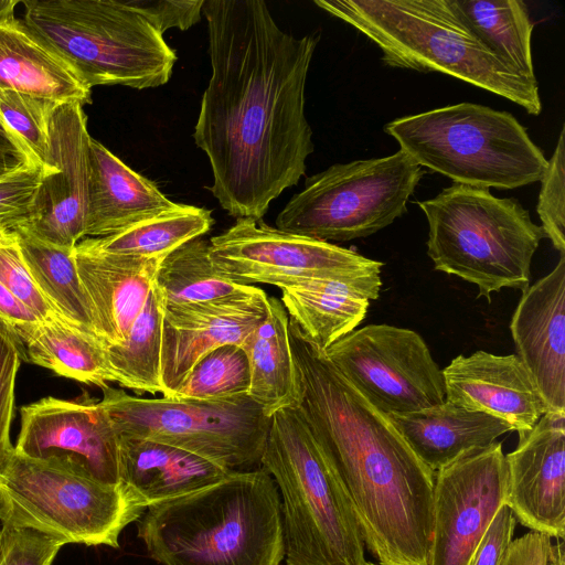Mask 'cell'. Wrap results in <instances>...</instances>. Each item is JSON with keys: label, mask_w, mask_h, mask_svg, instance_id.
<instances>
[{"label": "cell", "mask_w": 565, "mask_h": 565, "mask_svg": "<svg viewBox=\"0 0 565 565\" xmlns=\"http://www.w3.org/2000/svg\"><path fill=\"white\" fill-rule=\"evenodd\" d=\"M211 77L194 127L221 207L260 221L306 173L313 152L306 82L320 40L296 38L263 0H204Z\"/></svg>", "instance_id": "1"}, {"label": "cell", "mask_w": 565, "mask_h": 565, "mask_svg": "<svg viewBox=\"0 0 565 565\" xmlns=\"http://www.w3.org/2000/svg\"><path fill=\"white\" fill-rule=\"evenodd\" d=\"M298 409L353 507L379 565H428L435 472L289 318Z\"/></svg>", "instance_id": "2"}, {"label": "cell", "mask_w": 565, "mask_h": 565, "mask_svg": "<svg viewBox=\"0 0 565 565\" xmlns=\"http://www.w3.org/2000/svg\"><path fill=\"white\" fill-rule=\"evenodd\" d=\"M137 536L160 565H280L285 558L280 495L262 466L148 507Z\"/></svg>", "instance_id": "3"}, {"label": "cell", "mask_w": 565, "mask_h": 565, "mask_svg": "<svg viewBox=\"0 0 565 565\" xmlns=\"http://www.w3.org/2000/svg\"><path fill=\"white\" fill-rule=\"evenodd\" d=\"M374 42L391 67L450 75L542 111L539 83L492 54L461 22L449 0H315Z\"/></svg>", "instance_id": "4"}, {"label": "cell", "mask_w": 565, "mask_h": 565, "mask_svg": "<svg viewBox=\"0 0 565 565\" xmlns=\"http://www.w3.org/2000/svg\"><path fill=\"white\" fill-rule=\"evenodd\" d=\"M260 466L280 495L286 565H367L351 501L298 407L270 417Z\"/></svg>", "instance_id": "5"}, {"label": "cell", "mask_w": 565, "mask_h": 565, "mask_svg": "<svg viewBox=\"0 0 565 565\" xmlns=\"http://www.w3.org/2000/svg\"><path fill=\"white\" fill-rule=\"evenodd\" d=\"M418 205L428 222L427 254L436 270L473 284L489 302L503 288L530 286L532 258L545 236L518 200L452 183Z\"/></svg>", "instance_id": "6"}, {"label": "cell", "mask_w": 565, "mask_h": 565, "mask_svg": "<svg viewBox=\"0 0 565 565\" xmlns=\"http://www.w3.org/2000/svg\"><path fill=\"white\" fill-rule=\"evenodd\" d=\"M23 22L85 84L156 88L171 77L175 52L127 0L23 1Z\"/></svg>", "instance_id": "7"}, {"label": "cell", "mask_w": 565, "mask_h": 565, "mask_svg": "<svg viewBox=\"0 0 565 565\" xmlns=\"http://www.w3.org/2000/svg\"><path fill=\"white\" fill-rule=\"evenodd\" d=\"M399 150L454 183L515 189L537 182L547 159L508 111L460 103L404 116L384 127Z\"/></svg>", "instance_id": "8"}, {"label": "cell", "mask_w": 565, "mask_h": 565, "mask_svg": "<svg viewBox=\"0 0 565 565\" xmlns=\"http://www.w3.org/2000/svg\"><path fill=\"white\" fill-rule=\"evenodd\" d=\"M146 508L124 483L109 484L15 449L0 467V521L53 535L65 544L119 547V536Z\"/></svg>", "instance_id": "9"}, {"label": "cell", "mask_w": 565, "mask_h": 565, "mask_svg": "<svg viewBox=\"0 0 565 565\" xmlns=\"http://www.w3.org/2000/svg\"><path fill=\"white\" fill-rule=\"evenodd\" d=\"M99 401L118 436L177 447L231 471L260 467L270 417L248 395L142 398L106 385Z\"/></svg>", "instance_id": "10"}, {"label": "cell", "mask_w": 565, "mask_h": 565, "mask_svg": "<svg viewBox=\"0 0 565 565\" xmlns=\"http://www.w3.org/2000/svg\"><path fill=\"white\" fill-rule=\"evenodd\" d=\"M424 173L402 150L335 163L306 179L276 217V228L328 243L370 236L407 212Z\"/></svg>", "instance_id": "11"}, {"label": "cell", "mask_w": 565, "mask_h": 565, "mask_svg": "<svg viewBox=\"0 0 565 565\" xmlns=\"http://www.w3.org/2000/svg\"><path fill=\"white\" fill-rule=\"evenodd\" d=\"M323 355L386 415L418 412L445 402L443 370L416 331L367 324L335 341Z\"/></svg>", "instance_id": "12"}, {"label": "cell", "mask_w": 565, "mask_h": 565, "mask_svg": "<svg viewBox=\"0 0 565 565\" xmlns=\"http://www.w3.org/2000/svg\"><path fill=\"white\" fill-rule=\"evenodd\" d=\"M215 268L235 284L278 288L308 279L358 280L381 276L383 263L353 249L300 236L252 218H237L210 239Z\"/></svg>", "instance_id": "13"}, {"label": "cell", "mask_w": 565, "mask_h": 565, "mask_svg": "<svg viewBox=\"0 0 565 565\" xmlns=\"http://www.w3.org/2000/svg\"><path fill=\"white\" fill-rule=\"evenodd\" d=\"M502 444L473 449L435 472L428 565H471L497 511L508 503Z\"/></svg>", "instance_id": "14"}, {"label": "cell", "mask_w": 565, "mask_h": 565, "mask_svg": "<svg viewBox=\"0 0 565 565\" xmlns=\"http://www.w3.org/2000/svg\"><path fill=\"white\" fill-rule=\"evenodd\" d=\"M14 449L53 460L109 484L119 483V436L99 401L45 397L22 406Z\"/></svg>", "instance_id": "15"}, {"label": "cell", "mask_w": 565, "mask_h": 565, "mask_svg": "<svg viewBox=\"0 0 565 565\" xmlns=\"http://www.w3.org/2000/svg\"><path fill=\"white\" fill-rule=\"evenodd\" d=\"M90 139L83 105H60L50 128L51 172H42L30 215L15 228L66 248L85 237Z\"/></svg>", "instance_id": "16"}, {"label": "cell", "mask_w": 565, "mask_h": 565, "mask_svg": "<svg viewBox=\"0 0 565 565\" xmlns=\"http://www.w3.org/2000/svg\"><path fill=\"white\" fill-rule=\"evenodd\" d=\"M268 313V295L257 288L245 296L205 303L163 307L161 388L172 397L193 366L210 351L242 345Z\"/></svg>", "instance_id": "17"}, {"label": "cell", "mask_w": 565, "mask_h": 565, "mask_svg": "<svg viewBox=\"0 0 565 565\" xmlns=\"http://www.w3.org/2000/svg\"><path fill=\"white\" fill-rule=\"evenodd\" d=\"M508 505L516 521L554 539L565 533V413H545L505 455Z\"/></svg>", "instance_id": "18"}, {"label": "cell", "mask_w": 565, "mask_h": 565, "mask_svg": "<svg viewBox=\"0 0 565 565\" xmlns=\"http://www.w3.org/2000/svg\"><path fill=\"white\" fill-rule=\"evenodd\" d=\"M445 399L493 416L523 435L548 408L527 369L516 354L483 350L458 355L443 369Z\"/></svg>", "instance_id": "19"}, {"label": "cell", "mask_w": 565, "mask_h": 565, "mask_svg": "<svg viewBox=\"0 0 565 565\" xmlns=\"http://www.w3.org/2000/svg\"><path fill=\"white\" fill-rule=\"evenodd\" d=\"M510 330L548 412L565 413V255L522 290Z\"/></svg>", "instance_id": "20"}, {"label": "cell", "mask_w": 565, "mask_h": 565, "mask_svg": "<svg viewBox=\"0 0 565 565\" xmlns=\"http://www.w3.org/2000/svg\"><path fill=\"white\" fill-rule=\"evenodd\" d=\"M74 253L97 338L104 347L122 344L154 287L164 258L107 254L81 242Z\"/></svg>", "instance_id": "21"}, {"label": "cell", "mask_w": 565, "mask_h": 565, "mask_svg": "<svg viewBox=\"0 0 565 565\" xmlns=\"http://www.w3.org/2000/svg\"><path fill=\"white\" fill-rule=\"evenodd\" d=\"M178 203L95 139L89 143L88 237L116 234Z\"/></svg>", "instance_id": "22"}, {"label": "cell", "mask_w": 565, "mask_h": 565, "mask_svg": "<svg viewBox=\"0 0 565 565\" xmlns=\"http://www.w3.org/2000/svg\"><path fill=\"white\" fill-rule=\"evenodd\" d=\"M231 472L173 446L119 436V481L146 509L207 488Z\"/></svg>", "instance_id": "23"}, {"label": "cell", "mask_w": 565, "mask_h": 565, "mask_svg": "<svg viewBox=\"0 0 565 565\" xmlns=\"http://www.w3.org/2000/svg\"><path fill=\"white\" fill-rule=\"evenodd\" d=\"M381 276L358 280L308 279L280 287L289 318L324 351L364 320L370 300L380 296Z\"/></svg>", "instance_id": "24"}, {"label": "cell", "mask_w": 565, "mask_h": 565, "mask_svg": "<svg viewBox=\"0 0 565 565\" xmlns=\"http://www.w3.org/2000/svg\"><path fill=\"white\" fill-rule=\"evenodd\" d=\"M0 88L58 104L92 102L75 68L15 17L0 21Z\"/></svg>", "instance_id": "25"}, {"label": "cell", "mask_w": 565, "mask_h": 565, "mask_svg": "<svg viewBox=\"0 0 565 565\" xmlns=\"http://www.w3.org/2000/svg\"><path fill=\"white\" fill-rule=\"evenodd\" d=\"M387 416L415 455L434 472L512 430L493 416L447 399L418 412Z\"/></svg>", "instance_id": "26"}, {"label": "cell", "mask_w": 565, "mask_h": 565, "mask_svg": "<svg viewBox=\"0 0 565 565\" xmlns=\"http://www.w3.org/2000/svg\"><path fill=\"white\" fill-rule=\"evenodd\" d=\"M289 316L277 297L268 296V313L241 345L249 367L247 395L271 417L300 405V387L289 342Z\"/></svg>", "instance_id": "27"}, {"label": "cell", "mask_w": 565, "mask_h": 565, "mask_svg": "<svg viewBox=\"0 0 565 565\" xmlns=\"http://www.w3.org/2000/svg\"><path fill=\"white\" fill-rule=\"evenodd\" d=\"M472 34L498 58L537 82L532 60L533 22L522 0H449Z\"/></svg>", "instance_id": "28"}, {"label": "cell", "mask_w": 565, "mask_h": 565, "mask_svg": "<svg viewBox=\"0 0 565 565\" xmlns=\"http://www.w3.org/2000/svg\"><path fill=\"white\" fill-rule=\"evenodd\" d=\"M26 361L100 388L113 382L100 340L54 317L40 322L23 342Z\"/></svg>", "instance_id": "29"}, {"label": "cell", "mask_w": 565, "mask_h": 565, "mask_svg": "<svg viewBox=\"0 0 565 565\" xmlns=\"http://www.w3.org/2000/svg\"><path fill=\"white\" fill-rule=\"evenodd\" d=\"M21 255L50 306L68 322L95 337L89 299L81 281L74 248L40 241L14 228Z\"/></svg>", "instance_id": "30"}, {"label": "cell", "mask_w": 565, "mask_h": 565, "mask_svg": "<svg viewBox=\"0 0 565 565\" xmlns=\"http://www.w3.org/2000/svg\"><path fill=\"white\" fill-rule=\"evenodd\" d=\"M213 224L210 210L178 203L175 207L116 234L79 242L90 249L107 254L164 258L183 244L207 233Z\"/></svg>", "instance_id": "31"}, {"label": "cell", "mask_w": 565, "mask_h": 565, "mask_svg": "<svg viewBox=\"0 0 565 565\" xmlns=\"http://www.w3.org/2000/svg\"><path fill=\"white\" fill-rule=\"evenodd\" d=\"M163 306L221 301L253 292L223 276L210 258V243L192 239L161 262L154 280Z\"/></svg>", "instance_id": "32"}, {"label": "cell", "mask_w": 565, "mask_h": 565, "mask_svg": "<svg viewBox=\"0 0 565 565\" xmlns=\"http://www.w3.org/2000/svg\"><path fill=\"white\" fill-rule=\"evenodd\" d=\"M163 302L153 287L122 344L105 348L113 382L138 394L162 393L161 344Z\"/></svg>", "instance_id": "33"}, {"label": "cell", "mask_w": 565, "mask_h": 565, "mask_svg": "<svg viewBox=\"0 0 565 565\" xmlns=\"http://www.w3.org/2000/svg\"><path fill=\"white\" fill-rule=\"evenodd\" d=\"M58 104L54 100L0 88V126L24 161L51 172L50 128Z\"/></svg>", "instance_id": "34"}, {"label": "cell", "mask_w": 565, "mask_h": 565, "mask_svg": "<svg viewBox=\"0 0 565 565\" xmlns=\"http://www.w3.org/2000/svg\"><path fill=\"white\" fill-rule=\"evenodd\" d=\"M249 367L242 347L221 345L206 353L190 371L173 398L222 401L247 395Z\"/></svg>", "instance_id": "35"}, {"label": "cell", "mask_w": 565, "mask_h": 565, "mask_svg": "<svg viewBox=\"0 0 565 565\" xmlns=\"http://www.w3.org/2000/svg\"><path fill=\"white\" fill-rule=\"evenodd\" d=\"M565 129H561L558 141L541 178L536 212L542 222L544 236L553 247L565 255Z\"/></svg>", "instance_id": "36"}, {"label": "cell", "mask_w": 565, "mask_h": 565, "mask_svg": "<svg viewBox=\"0 0 565 565\" xmlns=\"http://www.w3.org/2000/svg\"><path fill=\"white\" fill-rule=\"evenodd\" d=\"M21 361H26L23 343L0 321V467L14 450L10 440V427L14 409L15 379Z\"/></svg>", "instance_id": "37"}, {"label": "cell", "mask_w": 565, "mask_h": 565, "mask_svg": "<svg viewBox=\"0 0 565 565\" xmlns=\"http://www.w3.org/2000/svg\"><path fill=\"white\" fill-rule=\"evenodd\" d=\"M64 545L39 530L1 525L0 565H51Z\"/></svg>", "instance_id": "38"}, {"label": "cell", "mask_w": 565, "mask_h": 565, "mask_svg": "<svg viewBox=\"0 0 565 565\" xmlns=\"http://www.w3.org/2000/svg\"><path fill=\"white\" fill-rule=\"evenodd\" d=\"M0 282L40 321L61 317L39 289L21 255L18 243L0 246Z\"/></svg>", "instance_id": "39"}, {"label": "cell", "mask_w": 565, "mask_h": 565, "mask_svg": "<svg viewBox=\"0 0 565 565\" xmlns=\"http://www.w3.org/2000/svg\"><path fill=\"white\" fill-rule=\"evenodd\" d=\"M42 168L24 162L0 178V224L12 230L30 215Z\"/></svg>", "instance_id": "40"}, {"label": "cell", "mask_w": 565, "mask_h": 565, "mask_svg": "<svg viewBox=\"0 0 565 565\" xmlns=\"http://www.w3.org/2000/svg\"><path fill=\"white\" fill-rule=\"evenodd\" d=\"M161 35L172 28L188 30L202 18L204 0H127Z\"/></svg>", "instance_id": "41"}, {"label": "cell", "mask_w": 565, "mask_h": 565, "mask_svg": "<svg viewBox=\"0 0 565 565\" xmlns=\"http://www.w3.org/2000/svg\"><path fill=\"white\" fill-rule=\"evenodd\" d=\"M516 520L508 504L495 513L482 535L471 561V565H501L513 542Z\"/></svg>", "instance_id": "42"}, {"label": "cell", "mask_w": 565, "mask_h": 565, "mask_svg": "<svg viewBox=\"0 0 565 565\" xmlns=\"http://www.w3.org/2000/svg\"><path fill=\"white\" fill-rule=\"evenodd\" d=\"M552 537L530 531L514 539L501 565H547Z\"/></svg>", "instance_id": "43"}, {"label": "cell", "mask_w": 565, "mask_h": 565, "mask_svg": "<svg viewBox=\"0 0 565 565\" xmlns=\"http://www.w3.org/2000/svg\"><path fill=\"white\" fill-rule=\"evenodd\" d=\"M0 321L6 323L23 343L40 321L0 282Z\"/></svg>", "instance_id": "44"}, {"label": "cell", "mask_w": 565, "mask_h": 565, "mask_svg": "<svg viewBox=\"0 0 565 565\" xmlns=\"http://www.w3.org/2000/svg\"><path fill=\"white\" fill-rule=\"evenodd\" d=\"M23 157L15 147L0 143V178L24 163Z\"/></svg>", "instance_id": "45"}, {"label": "cell", "mask_w": 565, "mask_h": 565, "mask_svg": "<svg viewBox=\"0 0 565 565\" xmlns=\"http://www.w3.org/2000/svg\"><path fill=\"white\" fill-rule=\"evenodd\" d=\"M564 539H557L555 544H551L547 565H565Z\"/></svg>", "instance_id": "46"}, {"label": "cell", "mask_w": 565, "mask_h": 565, "mask_svg": "<svg viewBox=\"0 0 565 565\" xmlns=\"http://www.w3.org/2000/svg\"><path fill=\"white\" fill-rule=\"evenodd\" d=\"M14 243H17V233L12 228L0 224V246Z\"/></svg>", "instance_id": "47"}, {"label": "cell", "mask_w": 565, "mask_h": 565, "mask_svg": "<svg viewBox=\"0 0 565 565\" xmlns=\"http://www.w3.org/2000/svg\"><path fill=\"white\" fill-rule=\"evenodd\" d=\"M15 0H0V21L14 17Z\"/></svg>", "instance_id": "48"}, {"label": "cell", "mask_w": 565, "mask_h": 565, "mask_svg": "<svg viewBox=\"0 0 565 565\" xmlns=\"http://www.w3.org/2000/svg\"><path fill=\"white\" fill-rule=\"evenodd\" d=\"M0 143H7V145H11L14 147V145L12 143V141L10 140V138L8 137V135L4 132V130L2 129V127L0 126ZM18 150V149H17Z\"/></svg>", "instance_id": "49"}, {"label": "cell", "mask_w": 565, "mask_h": 565, "mask_svg": "<svg viewBox=\"0 0 565 565\" xmlns=\"http://www.w3.org/2000/svg\"><path fill=\"white\" fill-rule=\"evenodd\" d=\"M367 565H377V564H374V563H372V562H369V563H367Z\"/></svg>", "instance_id": "50"}]
</instances>
